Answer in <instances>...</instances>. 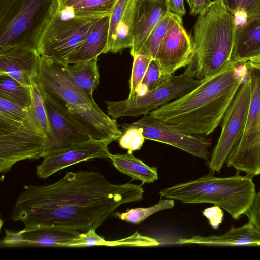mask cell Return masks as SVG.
<instances>
[{"label":"cell","instance_id":"cell-1","mask_svg":"<svg viewBox=\"0 0 260 260\" xmlns=\"http://www.w3.org/2000/svg\"><path fill=\"white\" fill-rule=\"evenodd\" d=\"M144 192L141 185L114 184L98 172H67L53 184L24 186L11 219L22 222L24 228L96 230L119 206L140 201Z\"/></svg>","mask_w":260,"mask_h":260},{"label":"cell","instance_id":"cell-2","mask_svg":"<svg viewBox=\"0 0 260 260\" xmlns=\"http://www.w3.org/2000/svg\"><path fill=\"white\" fill-rule=\"evenodd\" d=\"M233 62L219 72L201 79L186 94L151 111L150 115L194 134L208 135L221 123L244 80Z\"/></svg>","mask_w":260,"mask_h":260},{"label":"cell","instance_id":"cell-3","mask_svg":"<svg viewBox=\"0 0 260 260\" xmlns=\"http://www.w3.org/2000/svg\"><path fill=\"white\" fill-rule=\"evenodd\" d=\"M36 83L39 89L58 101L68 112L96 140H118L122 131L116 120L105 113L93 95L74 84L65 63L41 56Z\"/></svg>","mask_w":260,"mask_h":260},{"label":"cell","instance_id":"cell-4","mask_svg":"<svg viewBox=\"0 0 260 260\" xmlns=\"http://www.w3.org/2000/svg\"><path fill=\"white\" fill-rule=\"evenodd\" d=\"M236 27L234 15L220 0L212 1L199 15L193 26L196 56L193 60L195 77L203 79L226 68L232 62Z\"/></svg>","mask_w":260,"mask_h":260},{"label":"cell","instance_id":"cell-5","mask_svg":"<svg viewBox=\"0 0 260 260\" xmlns=\"http://www.w3.org/2000/svg\"><path fill=\"white\" fill-rule=\"evenodd\" d=\"M255 193L252 178L237 172L225 178L209 174L159 192L161 198L176 199L183 203H211L218 206L236 220L245 215Z\"/></svg>","mask_w":260,"mask_h":260},{"label":"cell","instance_id":"cell-6","mask_svg":"<svg viewBox=\"0 0 260 260\" xmlns=\"http://www.w3.org/2000/svg\"><path fill=\"white\" fill-rule=\"evenodd\" d=\"M32 102L28 117L15 131L0 135V172L5 173L16 163L44 158L52 135L42 97L36 83L31 87Z\"/></svg>","mask_w":260,"mask_h":260},{"label":"cell","instance_id":"cell-7","mask_svg":"<svg viewBox=\"0 0 260 260\" xmlns=\"http://www.w3.org/2000/svg\"><path fill=\"white\" fill-rule=\"evenodd\" d=\"M58 8V0H11L0 9V51L14 47L37 50Z\"/></svg>","mask_w":260,"mask_h":260},{"label":"cell","instance_id":"cell-8","mask_svg":"<svg viewBox=\"0 0 260 260\" xmlns=\"http://www.w3.org/2000/svg\"><path fill=\"white\" fill-rule=\"evenodd\" d=\"M244 64L250 80V105L242 137L226 163L252 178L260 175V68L249 61Z\"/></svg>","mask_w":260,"mask_h":260},{"label":"cell","instance_id":"cell-9","mask_svg":"<svg viewBox=\"0 0 260 260\" xmlns=\"http://www.w3.org/2000/svg\"><path fill=\"white\" fill-rule=\"evenodd\" d=\"M201 82V80L195 77L191 68L188 67L181 75L168 76L159 86L144 95H135L118 101H105L108 115L116 120L120 117L149 114L171 101L186 94Z\"/></svg>","mask_w":260,"mask_h":260},{"label":"cell","instance_id":"cell-10","mask_svg":"<svg viewBox=\"0 0 260 260\" xmlns=\"http://www.w3.org/2000/svg\"><path fill=\"white\" fill-rule=\"evenodd\" d=\"M63 16L57 11L42 34L37 50L41 56L68 64L101 16Z\"/></svg>","mask_w":260,"mask_h":260},{"label":"cell","instance_id":"cell-11","mask_svg":"<svg viewBox=\"0 0 260 260\" xmlns=\"http://www.w3.org/2000/svg\"><path fill=\"white\" fill-rule=\"evenodd\" d=\"M250 96V80L246 71L245 78L221 122V133L208 161V166L213 173L220 172L242 137L248 113Z\"/></svg>","mask_w":260,"mask_h":260},{"label":"cell","instance_id":"cell-12","mask_svg":"<svg viewBox=\"0 0 260 260\" xmlns=\"http://www.w3.org/2000/svg\"><path fill=\"white\" fill-rule=\"evenodd\" d=\"M143 129L145 139L163 143L209 161L210 141L203 135L189 133L178 126L147 114L132 123Z\"/></svg>","mask_w":260,"mask_h":260},{"label":"cell","instance_id":"cell-13","mask_svg":"<svg viewBox=\"0 0 260 260\" xmlns=\"http://www.w3.org/2000/svg\"><path fill=\"white\" fill-rule=\"evenodd\" d=\"M196 56L193 40L184 28L182 17L170 12L167 30L154 59L164 76L189 66Z\"/></svg>","mask_w":260,"mask_h":260},{"label":"cell","instance_id":"cell-14","mask_svg":"<svg viewBox=\"0 0 260 260\" xmlns=\"http://www.w3.org/2000/svg\"><path fill=\"white\" fill-rule=\"evenodd\" d=\"M39 90L52 135V142L46 156L57 150L93 139L62 104L48 93Z\"/></svg>","mask_w":260,"mask_h":260},{"label":"cell","instance_id":"cell-15","mask_svg":"<svg viewBox=\"0 0 260 260\" xmlns=\"http://www.w3.org/2000/svg\"><path fill=\"white\" fill-rule=\"evenodd\" d=\"M113 141L91 139L57 150L44 157L37 166V175L41 179H46L75 164L94 158L109 159L108 146Z\"/></svg>","mask_w":260,"mask_h":260},{"label":"cell","instance_id":"cell-16","mask_svg":"<svg viewBox=\"0 0 260 260\" xmlns=\"http://www.w3.org/2000/svg\"><path fill=\"white\" fill-rule=\"evenodd\" d=\"M80 232L78 230L55 226L24 228L14 231L6 230L1 247H67Z\"/></svg>","mask_w":260,"mask_h":260},{"label":"cell","instance_id":"cell-17","mask_svg":"<svg viewBox=\"0 0 260 260\" xmlns=\"http://www.w3.org/2000/svg\"><path fill=\"white\" fill-rule=\"evenodd\" d=\"M41 56L37 49L14 47L0 51V75H6L23 85L36 82Z\"/></svg>","mask_w":260,"mask_h":260},{"label":"cell","instance_id":"cell-18","mask_svg":"<svg viewBox=\"0 0 260 260\" xmlns=\"http://www.w3.org/2000/svg\"><path fill=\"white\" fill-rule=\"evenodd\" d=\"M170 12L167 0H138L130 50L132 56L139 52L149 34Z\"/></svg>","mask_w":260,"mask_h":260},{"label":"cell","instance_id":"cell-19","mask_svg":"<svg viewBox=\"0 0 260 260\" xmlns=\"http://www.w3.org/2000/svg\"><path fill=\"white\" fill-rule=\"evenodd\" d=\"M175 243L215 246H259L260 231L248 222L241 226L232 228L222 235L195 236L190 238L180 239Z\"/></svg>","mask_w":260,"mask_h":260},{"label":"cell","instance_id":"cell-20","mask_svg":"<svg viewBox=\"0 0 260 260\" xmlns=\"http://www.w3.org/2000/svg\"><path fill=\"white\" fill-rule=\"evenodd\" d=\"M260 55V18L248 20L236 29L231 61L243 64Z\"/></svg>","mask_w":260,"mask_h":260},{"label":"cell","instance_id":"cell-21","mask_svg":"<svg viewBox=\"0 0 260 260\" xmlns=\"http://www.w3.org/2000/svg\"><path fill=\"white\" fill-rule=\"evenodd\" d=\"M110 17V15L103 16L93 23L84 41L68 64L87 61L104 53L109 34Z\"/></svg>","mask_w":260,"mask_h":260},{"label":"cell","instance_id":"cell-22","mask_svg":"<svg viewBox=\"0 0 260 260\" xmlns=\"http://www.w3.org/2000/svg\"><path fill=\"white\" fill-rule=\"evenodd\" d=\"M109 159L119 171L143 183H150L158 179L157 168L151 167L136 158L133 152L111 154Z\"/></svg>","mask_w":260,"mask_h":260},{"label":"cell","instance_id":"cell-23","mask_svg":"<svg viewBox=\"0 0 260 260\" xmlns=\"http://www.w3.org/2000/svg\"><path fill=\"white\" fill-rule=\"evenodd\" d=\"M98 57L73 64L66 68L75 85L83 92L93 95L100 83Z\"/></svg>","mask_w":260,"mask_h":260},{"label":"cell","instance_id":"cell-24","mask_svg":"<svg viewBox=\"0 0 260 260\" xmlns=\"http://www.w3.org/2000/svg\"><path fill=\"white\" fill-rule=\"evenodd\" d=\"M138 0H129L117 26L115 40L110 52L117 53L133 43L134 19Z\"/></svg>","mask_w":260,"mask_h":260},{"label":"cell","instance_id":"cell-25","mask_svg":"<svg viewBox=\"0 0 260 260\" xmlns=\"http://www.w3.org/2000/svg\"><path fill=\"white\" fill-rule=\"evenodd\" d=\"M140 243V238L136 233L121 239L106 241L97 234L95 230L90 229L86 232L80 233L68 244L67 247L77 248L91 246L138 247Z\"/></svg>","mask_w":260,"mask_h":260},{"label":"cell","instance_id":"cell-26","mask_svg":"<svg viewBox=\"0 0 260 260\" xmlns=\"http://www.w3.org/2000/svg\"><path fill=\"white\" fill-rule=\"evenodd\" d=\"M31 87L23 85L8 75H0V95L27 109H30L32 102Z\"/></svg>","mask_w":260,"mask_h":260},{"label":"cell","instance_id":"cell-27","mask_svg":"<svg viewBox=\"0 0 260 260\" xmlns=\"http://www.w3.org/2000/svg\"><path fill=\"white\" fill-rule=\"evenodd\" d=\"M174 201L172 199H160L155 205L148 207L128 209L125 212H116L114 216L130 223L138 224L152 214L163 210L172 208Z\"/></svg>","mask_w":260,"mask_h":260},{"label":"cell","instance_id":"cell-28","mask_svg":"<svg viewBox=\"0 0 260 260\" xmlns=\"http://www.w3.org/2000/svg\"><path fill=\"white\" fill-rule=\"evenodd\" d=\"M118 0H84L68 9L75 16H104L111 15Z\"/></svg>","mask_w":260,"mask_h":260},{"label":"cell","instance_id":"cell-29","mask_svg":"<svg viewBox=\"0 0 260 260\" xmlns=\"http://www.w3.org/2000/svg\"><path fill=\"white\" fill-rule=\"evenodd\" d=\"M170 12L158 22L149 34L138 53L145 54L153 59L155 58L167 30Z\"/></svg>","mask_w":260,"mask_h":260},{"label":"cell","instance_id":"cell-30","mask_svg":"<svg viewBox=\"0 0 260 260\" xmlns=\"http://www.w3.org/2000/svg\"><path fill=\"white\" fill-rule=\"evenodd\" d=\"M122 127V134L118 139L119 146L128 152L140 150L145 140L143 128L132 123L123 124Z\"/></svg>","mask_w":260,"mask_h":260},{"label":"cell","instance_id":"cell-31","mask_svg":"<svg viewBox=\"0 0 260 260\" xmlns=\"http://www.w3.org/2000/svg\"><path fill=\"white\" fill-rule=\"evenodd\" d=\"M153 59L142 53H137L133 56V62L129 80V94L133 96L142 83L148 66Z\"/></svg>","mask_w":260,"mask_h":260},{"label":"cell","instance_id":"cell-32","mask_svg":"<svg viewBox=\"0 0 260 260\" xmlns=\"http://www.w3.org/2000/svg\"><path fill=\"white\" fill-rule=\"evenodd\" d=\"M167 76L162 75L158 65L155 60L153 59L150 63L142 83L137 88L135 95L142 96L149 91L156 88L162 83Z\"/></svg>","mask_w":260,"mask_h":260},{"label":"cell","instance_id":"cell-33","mask_svg":"<svg viewBox=\"0 0 260 260\" xmlns=\"http://www.w3.org/2000/svg\"><path fill=\"white\" fill-rule=\"evenodd\" d=\"M220 1L224 9L233 15L237 11L242 10L247 15L248 20L260 18V0Z\"/></svg>","mask_w":260,"mask_h":260},{"label":"cell","instance_id":"cell-34","mask_svg":"<svg viewBox=\"0 0 260 260\" xmlns=\"http://www.w3.org/2000/svg\"><path fill=\"white\" fill-rule=\"evenodd\" d=\"M29 109L23 107L15 102L0 95V114L11 119L24 121L28 117Z\"/></svg>","mask_w":260,"mask_h":260},{"label":"cell","instance_id":"cell-35","mask_svg":"<svg viewBox=\"0 0 260 260\" xmlns=\"http://www.w3.org/2000/svg\"><path fill=\"white\" fill-rule=\"evenodd\" d=\"M129 0H118L110 17L109 34L104 53L110 52L114 43L117 26L123 16Z\"/></svg>","mask_w":260,"mask_h":260},{"label":"cell","instance_id":"cell-36","mask_svg":"<svg viewBox=\"0 0 260 260\" xmlns=\"http://www.w3.org/2000/svg\"><path fill=\"white\" fill-rule=\"evenodd\" d=\"M245 215L248 222L260 231V190L256 192Z\"/></svg>","mask_w":260,"mask_h":260},{"label":"cell","instance_id":"cell-37","mask_svg":"<svg viewBox=\"0 0 260 260\" xmlns=\"http://www.w3.org/2000/svg\"><path fill=\"white\" fill-rule=\"evenodd\" d=\"M202 213L208 220L211 226L214 229L218 228L222 223L224 212L220 207L215 205L205 209Z\"/></svg>","mask_w":260,"mask_h":260},{"label":"cell","instance_id":"cell-38","mask_svg":"<svg viewBox=\"0 0 260 260\" xmlns=\"http://www.w3.org/2000/svg\"><path fill=\"white\" fill-rule=\"evenodd\" d=\"M23 122L0 114V135L8 134L16 131Z\"/></svg>","mask_w":260,"mask_h":260},{"label":"cell","instance_id":"cell-39","mask_svg":"<svg viewBox=\"0 0 260 260\" xmlns=\"http://www.w3.org/2000/svg\"><path fill=\"white\" fill-rule=\"evenodd\" d=\"M190 8V14L196 16L202 13L211 4V0H186Z\"/></svg>","mask_w":260,"mask_h":260},{"label":"cell","instance_id":"cell-40","mask_svg":"<svg viewBox=\"0 0 260 260\" xmlns=\"http://www.w3.org/2000/svg\"><path fill=\"white\" fill-rule=\"evenodd\" d=\"M168 7L169 10L181 17L186 13L184 5V0H167Z\"/></svg>","mask_w":260,"mask_h":260},{"label":"cell","instance_id":"cell-41","mask_svg":"<svg viewBox=\"0 0 260 260\" xmlns=\"http://www.w3.org/2000/svg\"><path fill=\"white\" fill-rule=\"evenodd\" d=\"M84 0H58L59 11L71 8Z\"/></svg>","mask_w":260,"mask_h":260},{"label":"cell","instance_id":"cell-42","mask_svg":"<svg viewBox=\"0 0 260 260\" xmlns=\"http://www.w3.org/2000/svg\"><path fill=\"white\" fill-rule=\"evenodd\" d=\"M248 61L254 64L260 65V55L250 58Z\"/></svg>","mask_w":260,"mask_h":260},{"label":"cell","instance_id":"cell-43","mask_svg":"<svg viewBox=\"0 0 260 260\" xmlns=\"http://www.w3.org/2000/svg\"><path fill=\"white\" fill-rule=\"evenodd\" d=\"M256 65H257L260 68V65H258V64H256Z\"/></svg>","mask_w":260,"mask_h":260}]
</instances>
